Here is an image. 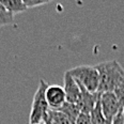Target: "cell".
I'll use <instances>...</instances> for the list:
<instances>
[{"mask_svg":"<svg viewBox=\"0 0 124 124\" xmlns=\"http://www.w3.org/2000/svg\"><path fill=\"white\" fill-rule=\"evenodd\" d=\"M76 81L82 85L91 93H97L100 87V74L96 68L91 65H79L68 70Z\"/></svg>","mask_w":124,"mask_h":124,"instance_id":"cell-3","label":"cell"},{"mask_svg":"<svg viewBox=\"0 0 124 124\" xmlns=\"http://www.w3.org/2000/svg\"><path fill=\"white\" fill-rule=\"evenodd\" d=\"M0 3L6 8L7 11L11 13L13 16L27 11L28 9L23 0H0Z\"/></svg>","mask_w":124,"mask_h":124,"instance_id":"cell-9","label":"cell"},{"mask_svg":"<svg viewBox=\"0 0 124 124\" xmlns=\"http://www.w3.org/2000/svg\"><path fill=\"white\" fill-rule=\"evenodd\" d=\"M45 96L48 107L51 110H60V108L66 103L64 89L58 85H49L46 89Z\"/></svg>","mask_w":124,"mask_h":124,"instance_id":"cell-5","label":"cell"},{"mask_svg":"<svg viewBox=\"0 0 124 124\" xmlns=\"http://www.w3.org/2000/svg\"><path fill=\"white\" fill-rule=\"evenodd\" d=\"M90 117H91L92 124H105L108 120H106L104 113L102 110V106H101L100 102V94H99V100H97L96 104H95L94 108L92 109L91 113H90Z\"/></svg>","mask_w":124,"mask_h":124,"instance_id":"cell-11","label":"cell"},{"mask_svg":"<svg viewBox=\"0 0 124 124\" xmlns=\"http://www.w3.org/2000/svg\"><path fill=\"white\" fill-rule=\"evenodd\" d=\"M113 93H115L116 96L118 97L119 103H120V105H121V108L123 109V107H124V82L121 84L119 87L116 88Z\"/></svg>","mask_w":124,"mask_h":124,"instance_id":"cell-13","label":"cell"},{"mask_svg":"<svg viewBox=\"0 0 124 124\" xmlns=\"http://www.w3.org/2000/svg\"><path fill=\"white\" fill-rule=\"evenodd\" d=\"M43 124H45V123H43Z\"/></svg>","mask_w":124,"mask_h":124,"instance_id":"cell-18","label":"cell"},{"mask_svg":"<svg viewBox=\"0 0 124 124\" xmlns=\"http://www.w3.org/2000/svg\"><path fill=\"white\" fill-rule=\"evenodd\" d=\"M75 124H92V121H91V117L90 115H87V113H80L79 117L77 118L76 122Z\"/></svg>","mask_w":124,"mask_h":124,"instance_id":"cell-15","label":"cell"},{"mask_svg":"<svg viewBox=\"0 0 124 124\" xmlns=\"http://www.w3.org/2000/svg\"><path fill=\"white\" fill-rule=\"evenodd\" d=\"M105 124H112V120H108L107 122H106Z\"/></svg>","mask_w":124,"mask_h":124,"instance_id":"cell-16","label":"cell"},{"mask_svg":"<svg viewBox=\"0 0 124 124\" xmlns=\"http://www.w3.org/2000/svg\"><path fill=\"white\" fill-rule=\"evenodd\" d=\"M99 94L102 110L106 120H112L122 110L118 97L113 92H104L99 93Z\"/></svg>","mask_w":124,"mask_h":124,"instance_id":"cell-4","label":"cell"},{"mask_svg":"<svg viewBox=\"0 0 124 124\" xmlns=\"http://www.w3.org/2000/svg\"><path fill=\"white\" fill-rule=\"evenodd\" d=\"M59 111H61L62 113H64V115H65L66 117H69L74 123L76 122L77 118H78L79 115L81 113L80 108L78 107V105H77V104H73V103H69V102H66L65 104L62 106Z\"/></svg>","mask_w":124,"mask_h":124,"instance_id":"cell-10","label":"cell"},{"mask_svg":"<svg viewBox=\"0 0 124 124\" xmlns=\"http://www.w3.org/2000/svg\"><path fill=\"white\" fill-rule=\"evenodd\" d=\"M14 22V16L6 10V8L0 3V27L8 26Z\"/></svg>","mask_w":124,"mask_h":124,"instance_id":"cell-12","label":"cell"},{"mask_svg":"<svg viewBox=\"0 0 124 124\" xmlns=\"http://www.w3.org/2000/svg\"><path fill=\"white\" fill-rule=\"evenodd\" d=\"M63 89L65 92L66 102L78 105L81 95L80 88H79L78 82L75 80L69 71H66L63 76Z\"/></svg>","mask_w":124,"mask_h":124,"instance_id":"cell-6","label":"cell"},{"mask_svg":"<svg viewBox=\"0 0 124 124\" xmlns=\"http://www.w3.org/2000/svg\"><path fill=\"white\" fill-rule=\"evenodd\" d=\"M43 123H45V124H75L64 113H62L59 110H51V109L48 110Z\"/></svg>","mask_w":124,"mask_h":124,"instance_id":"cell-8","label":"cell"},{"mask_svg":"<svg viewBox=\"0 0 124 124\" xmlns=\"http://www.w3.org/2000/svg\"><path fill=\"white\" fill-rule=\"evenodd\" d=\"M100 74V87L97 93L113 92L124 82V69L117 60H108L95 65Z\"/></svg>","mask_w":124,"mask_h":124,"instance_id":"cell-1","label":"cell"},{"mask_svg":"<svg viewBox=\"0 0 124 124\" xmlns=\"http://www.w3.org/2000/svg\"><path fill=\"white\" fill-rule=\"evenodd\" d=\"M49 85L47 84L43 78L40 79L38 89L34 93L31 106V111L29 115V122L30 124H42L45 120L49 107H48L47 101H46L45 92Z\"/></svg>","mask_w":124,"mask_h":124,"instance_id":"cell-2","label":"cell"},{"mask_svg":"<svg viewBox=\"0 0 124 124\" xmlns=\"http://www.w3.org/2000/svg\"><path fill=\"white\" fill-rule=\"evenodd\" d=\"M78 85H79L80 92H81L80 101L78 103V107L80 108V111L82 113L90 115L92 109L94 108L95 104H96L97 100H99V93H91L90 91H88L82 85L79 84V82H78Z\"/></svg>","mask_w":124,"mask_h":124,"instance_id":"cell-7","label":"cell"},{"mask_svg":"<svg viewBox=\"0 0 124 124\" xmlns=\"http://www.w3.org/2000/svg\"><path fill=\"white\" fill-rule=\"evenodd\" d=\"M24 3L26 4L27 8H35V7H41L44 4L49 3V0H23Z\"/></svg>","mask_w":124,"mask_h":124,"instance_id":"cell-14","label":"cell"},{"mask_svg":"<svg viewBox=\"0 0 124 124\" xmlns=\"http://www.w3.org/2000/svg\"><path fill=\"white\" fill-rule=\"evenodd\" d=\"M122 113H123V117H124V107H123V109H122Z\"/></svg>","mask_w":124,"mask_h":124,"instance_id":"cell-17","label":"cell"}]
</instances>
